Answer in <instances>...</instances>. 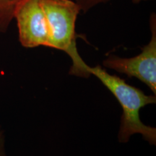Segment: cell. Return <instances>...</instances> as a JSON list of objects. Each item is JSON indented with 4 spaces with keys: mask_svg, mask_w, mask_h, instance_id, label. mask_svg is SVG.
I'll use <instances>...</instances> for the list:
<instances>
[{
    "mask_svg": "<svg viewBox=\"0 0 156 156\" xmlns=\"http://www.w3.org/2000/svg\"><path fill=\"white\" fill-rule=\"evenodd\" d=\"M89 73L100 80L120 103L123 110L119 141L127 142L135 134H140L151 145L156 144V129L144 124L140 120V109L156 102L155 95H147L141 90L129 85L124 80L113 75L101 66H88Z\"/></svg>",
    "mask_w": 156,
    "mask_h": 156,
    "instance_id": "obj_1",
    "label": "cell"
},
{
    "mask_svg": "<svg viewBox=\"0 0 156 156\" xmlns=\"http://www.w3.org/2000/svg\"><path fill=\"white\" fill-rule=\"evenodd\" d=\"M48 27L51 48L65 52L72 60L70 75L88 77V65L78 52L76 22L80 7L72 0H41Z\"/></svg>",
    "mask_w": 156,
    "mask_h": 156,
    "instance_id": "obj_2",
    "label": "cell"
},
{
    "mask_svg": "<svg viewBox=\"0 0 156 156\" xmlns=\"http://www.w3.org/2000/svg\"><path fill=\"white\" fill-rule=\"evenodd\" d=\"M151 38L142 48L141 52L134 57L122 58L108 56L103 64L105 67L114 69L129 77H135L145 83L156 94V14L152 12L150 17Z\"/></svg>",
    "mask_w": 156,
    "mask_h": 156,
    "instance_id": "obj_3",
    "label": "cell"
},
{
    "mask_svg": "<svg viewBox=\"0 0 156 156\" xmlns=\"http://www.w3.org/2000/svg\"><path fill=\"white\" fill-rule=\"evenodd\" d=\"M18 38L24 48H51L49 27L41 0H23L15 11Z\"/></svg>",
    "mask_w": 156,
    "mask_h": 156,
    "instance_id": "obj_4",
    "label": "cell"
},
{
    "mask_svg": "<svg viewBox=\"0 0 156 156\" xmlns=\"http://www.w3.org/2000/svg\"><path fill=\"white\" fill-rule=\"evenodd\" d=\"M23 0H0V33H6L14 20L15 11Z\"/></svg>",
    "mask_w": 156,
    "mask_h": 156,
    "instance_id": "obj_5",
    "label": "cell"
},
{
    "mask_svg": "<svg viewBox=\"0 0 156 156\" xmlns=\"http://www.w3.org/2000/svg\"><path fill=\"white\" fill-rule=\"evenodd\" d=\"M80 7L81 11L86 13L100 4H104L111 0H72Z\"/></svg>",
    "mask_w": 156,
    "mask_h": 156,
    "instance_id": "obj_6",
    "label": "cell"
},
{
    "mask_svg": "<svg viewBox=\"0 0 156 156\" xmlns=\"http://www.w3.org/2000/svg\"><path fill=\"white\" fill-rule=\"evenodd\" d=\"M0 156H6L5 147V136L2 128L0 127Z\"/></svg>",
    "mask_w": 156,
    "mask_h": 156,
    "instance_id": "obj_7",
    "label": "cell"
},
{
    "mask_svg": "<svg viewBox=\"0 0 156 156\" xmlns=\"http://www.w3.org/2000/svg\"><path fill=\"white\" fill-rule=\"evenodd\" d=\"M147 1H154V0H132V2L134 4H139L142 2H147Z\"/></svg>",
    "mask_w": 156,
    "mask_h": 156,
    "instance_id": "obj_8",
    "label": "cell"
}]
</instances>
